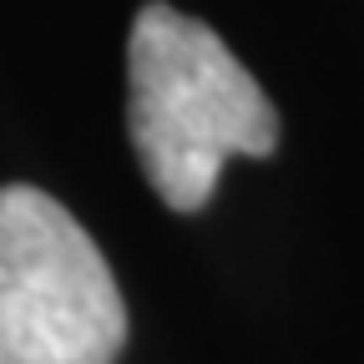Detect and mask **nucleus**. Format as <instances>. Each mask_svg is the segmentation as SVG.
Returning a JSON list of instances; mask_svg holds the SVG:
<instances>
[{
  "mask_svg": "<svg viewBox=\"0 0 364 364\" xmlns=\"http://www.w3.org/2000/svg\"><path fill=\"white\" fill-rule=\"evenodd\" d=\"M127 304L102 248L41 188H0V364H117Z\"/></svg>",
  "mask_w": 364,
  "mask_h": 364,
  "instance_id": "obj_2",
  "label": "nucleus"
},
{
  "mask_svg": "<svg viewBox=\"0 0 364 364\" xmlns=\"http://www.w3.org/2000/svg\"><path fill=\"white\" fill-rule=\"evenodd\" d=\"M127 127L157 198L198 213L228 157H268L279 117L228 41L172 6H147L127 41Z\"/></svg>",
  "mask_w": 364,
  "mask_h": 364,
  "instance_id": "obj_1",
  "label": "nucleus"
}]
</instances>
